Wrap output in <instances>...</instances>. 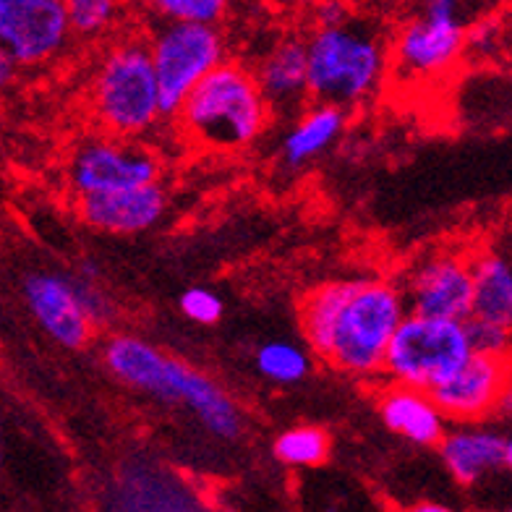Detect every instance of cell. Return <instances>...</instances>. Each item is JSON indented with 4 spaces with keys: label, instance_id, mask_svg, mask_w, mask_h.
Returning a JSON list of instances; mask_svg holds the SVG:
<instances>
[{
    "label": "cell",
    "instance_id": "cell-1",
    "mask_svg": "<svg viewBox=\"0 0 512 512\" xmlns=\"http://www.w3.org/2000/svg\"><path fill=\"white\" fill-rule=\"evenodd\" d=\"M405 317L403 288L379 277L322 283L301 304L306 343L327 364L356 377L384 371L392 337Z\"/></svg>",
    "mask_w": 512,
    "mask_h": 512
},
{
    "label": "cell",
    "instance_id": "cell-2",
    "mask_svg": "<svg viewBox=\"0 0 512 512\" xmlns=\"http://www.w3.org/2000/svg\"><path fill=\"white\" fill-rule=\"evenodd\" d=\"M309 97L340 110L356 108L382 87L390 50L379 29L348 19L340 27H317L306 37Z\"/></svg>",
    "mask_w": 512,
    "mask_h": 512
},
{
    "label": "cell",
    "instance_id": "cell-3",
    "mask_svg": "<svg viewBox=\"0 0 512 512\" xmlns=\"http://www.w3.org/2000/svg\"><path fill=\"white\" fill-rule=\"evenodd\" d=\"M270 105L256 76L238 63H223L191 92L181 123L194 139L215 149L246 147L267 126Z\"/></svg>",
    "mask_w": 512,
    "mask_h": 512
},
{
    "label": "cell",
    "instance_id": "cell-4",
    "mask_svg": "<svg viewBox=\"0 0 512 512\" xmlns=\"http://www.w3.org/2000/svg\"><path fill=\"white\" fill-rule=\"evenodd\" d=\"M92 113L108 134L126 142L160 121V81L149 42L128 40L108 50L92 79Z\"/></svg>",
    "mask_w": 512,
    "mask_h": 512
},
{
    "label": "cell",
    "instance_id": "cell-5",
    "mask_svg": "<svg viewBox=\"0 0 512 512\" xmlns=\"http://www.w3.org/2000/svg\"><path fill=\"white\" fill-rule=\"evenodd\" d=\"M471 358L468 324L408 314L392 337L384 374L400 387L434 392Z\"/></svg>",
    "mask_w": 512,
    "mask_h": 512
},
{
    "label": "cell",
    "instance_id": "cell-6",
    "mask_svg": "<svg viewBox=\"0 0 512 512\" xmlns=\"http://www.w3.org/2000/svg\"><path fill=\"white\" fill-rule=\"evenodd\" d=\"M160 81L162 118L181 115L183 105L212 71L223 66L225 40L217 27L165 21L149 40Z\"/></svg>",
    "mask_w": 512,
    "mask_h": 512
},
{
    "label": "cell",
    "instance_id": "cell-7",
    "mask_svg": "<svg viewBox=\"0 0 512 512\" xmlns=\"http://www.w3.org/2000/svg\"><path fill=\"white\" fill-rule=\"evenodd\" d=\"M160 183V162L149 149L115 136H92L68 162V186L79 199Z\"/></svg>",
    "mask_w": 512,
    "mask_h": 512
},
{
    "label": "cell",
    "instance_id": "cell-8",
    "mask_svg": "<svg viewBox=\"0 0 512 512\" xmlns=\"http://www.w3.org/2000/svg\"><path fill=\"white\" fill-rule=\"evenodd\" d=\"M468 45V27L460 19L458 3L452 0H432L411 21L400 27L392 42V61L405 76L445 74L452 63L463 55Z\"/></svg>",
    "mask_w": 512,
    "mask_h": 512
},
{
    "label": "cell",
    "instance_id": "cell-9",
    "mask_svg": "<svg viewBox=\"0 0 512 512\" xmlns=\"http://www.w3.org/2000/svg\"><path fill=\"white\" fill-rule=\"evenodd\" d=\"M408 314L447 322L473 319V262L463 251H439L408 272L403 288Z\"/></svg>",
    "mask_w": 512,
    "mask_h": 512
},
{
    "label": "cell",
    "instance_id": "cell-10",
    "mask_svg": "<svg viewBox=\"0 0 512 512\" xmlns=\"http://www.w3.org/2000/svg\"><path fill=\"white\" fill-rule=\"evenodd\" d=\"M68 32L63 0H0V45L16 66L48 61L63 48Z\"/></svg>",
    "mask_w": 512,
    "mask_h": 512
},
{
    "label": "cell",
    "instance_id": "cell-11",
    "mask_svg": "<svg viewBox=\"0 0 512 512\" xmlns=\"http://www.w3.org/2000/svg\"><path fill=\"white\" fill-rule=\"evenodd\" d=\"M21 296L40 330L63 348H84L92 337V322L81 306L74 277L53 270H32L21 280Z\"/></svg>",
    "mask_w": 512,
    "mask_h": 512
},
{
    "label": "cell",
    "instance_id": "cell-12",
    "mask_svg": "<svg viewBox=\"0 0 512 512\" xmlns=\"http://www.w3.org/2000/svg\"><path fill=\"white\" fill-rule=\"evenodd\" d=\"M510 358L476 356L463 366L452 379L432 392L434 403L445 418L471 424L499 411V398L505 390Z\"/></svg>",
    "mask_w": 512,
    "mask_h": 512
},
{
    "label": "cell",
    "instance_id": "cell-13",
    "mask_svg": "<svg viewBox=\"0 0 512 512\" xmlns=\"http://www.w3.org/2000/svg\"><path fill=\"white\" fill-rule=\"evenodd\" d=\"M162 212H165V189L160 183H152L144 189L79 199L81 220L102 233H115V236H134L152 228L160 223Z\"/></svg>",
    "mask_w": 512,
    "mask_h": 512
},
{
    "label": "cell",
    "instance_id": "cell-14",
    "mask_svg": "<svg viewBox=\"0 0 512 512\" xmlns=\"http://www.w3.org/2000/svg\"><path fill=\"white\" fill-rule=\"evenodd\" d=\"M170 403H183L199 416L204 429L223 439L241 434V411L228 392L204 371L191 369L183 361H170Z\"/></svg>",
    "mask_w": 512,
    "mask_h": 512
},
{
    "label": "cell",
    "instance_id": "cell-15",
    "mask_svg": "<svg viewBox=\"0 0 512 512\" xmlns=\"http://www.w3.org/2000/svg\"><path fill=\"white\" fill-rule=\"evenodd\" d=\"M105 366L113 377L134 390L170 403V361L173 356L162 353L157 345L136 335H113L102 348Z\"/></svg>",
    "mask_w": 512,
    "mask_h": 512
},
{
    "label": "cell",
    "instance_id": "cell-16",
    "mask_svg": "<svg viewBox=\"0 0 512 512\" xmlns=\"http://www.w3.org/2000/svg\"><path fill=\"white\" fill-rule=\"evenodd\" d=\"M254 76L270 108H298L309 97V48H306V40L283 37L259 61Z\"/></svg>",
    "mask_w": 512,
    "mask_h": 512
},
{
    "label": "cell",
    "instance_id": "cell-17",
    "mask_svg": "<svg viewBox=\"0 0 512 512\" xmlns=\"http://www.w3.org/2000/svg\"><path fill=\"white\" fill-rule=\"evenodd\" d=\"M379 416L390 432L400 434L413 445H439L447 434V418L434 403L432 392L392 384L379 398Z\"/></svg>",
    "mask_w": 512,
    "mask_h": 512
},
{
    "label": "cell",
    "instance_id": "cell-18",
    "mask_svg": "<svg viewBox=\"0 0 512 512\" xmlns=\"http://www.w3.org/2000/svg\"><path fill=\"white\" fill-rule=\"evenodd\" d=\"M507 437L484 426H458L439 442V455L458 484L471 486L505 465Z\"/></svg>",
    "mask_w": 512,
    "mask_h": 512
},
{
    "label": "cell",
    "instance_id": "cell-19",
    "mask_svg": "<svg viewBox=\"0 0 512 512\" xmlns=\"http://www.w3.org/2000/svg\"><path fill=\"white\" fill-rule=\"evenodd\" d=\"M473 319L492 322L512 332V256L494 249L471 254Z\"/></svg>",
    "mask_w": 512,
    "mask_h": 512
},
{
    "label": "cell",
    "instance_id": "cell-20",
    "mask_svg": "<svg viewBox=\"0 0 512 512\" xmlns=\"http://www.w3.org/2000/svg\"><path fill=\"white\" fill-rule=\"evenodd\" d=\"M345 131V110L335 105L314 102L301 113L283 139L280 155L288 168H301L306 162L322 157Z\"/></svg>",
    "mask_w": 512,
    "mask_h": 512
},
{
    "label": "cell",
    "instance_id": "cell-21",
    "mask_svg": "<svg viewBox=\"0 0 512 512\" xmlns=\"http://www.w3.org/2000/svg\"><path fill=\"white\" fill-rule=\"evenodd\" d=\"M256 369L277 384H293L309 374V353L288 340H270L256 351Z\"/></svg>",
    "mask_w": 512,
    "mask_h": 512
},
{
    "label": "cell",
    "instance_id": "cell-22",
    "mask_svg": "<svg viewBox=\"0 0 512 512\" xmlns=\"http://www.w3.org/2000/svg\"><path fill=\"white\" fill-rule=\"evenodd\" d=\"M330 439L317 426H296L275 439V458L293 468H314L327 460Z\"/></svg>",
    "mask_w": 512,
    "mask_h": 512
},
{
    "label": "cell",
    "instance_id": "cell-23",
    "mask_svg": "<svg viewBox=\"0 0 512 512\" xmlns=\"http://www.w3.org/2000/svg\"><path fill=\"white\" fill-rule=\"evenodd\" d=\"M165 21L178 24H202V27H217L223 19V0H157L152 6Z\"/></svg>",
    "mask_w": 512,
    "mask_h": 512
},
{
    "label": "cell",
    "instance_id": "cell-24",
    "mask_svg": "<svg viewBox=\"0 0 512 512\" xmlns=\"http://www.w3.org/2000/svg\"><path fill=\"white\" fill-rule=\"evenodd\" d=\"M115 16V3L110 0H71L68 3V21L71 32L89 37L108 27Z\"/></svg>",
    "mask_w": 512,
    "mask_h": 512
},
{
    "label": "cell",
    "instance_id": "cell-25",
    "mask_svg": "<svg viewBox=\"0 0 512 512\" xmlns=\"http://www.w3.org/2000/svg\"><path fill=\"white\" fill-rule=\"evenodd\" d=\"M468 324V337H471V348L476 356H492V358H512V332L505 327H497L492 322H481L471 319Z\"/></svg>",
    "mask_w": 512,
    "mask_h": 512
},
{
    "label": "cell",
    "instance_id": "cell-26",
    "mask_svg": "<svg viewBox=\"0 0 512 512\" xmlns=\"http://www.w3.org/2000/svg\"><path fill=\"white\" fill-rule=\"evenodd\" d=\"M178 306L191 322L196 324H217L223 319V298L217 296L215 290L194 285V288L183 290L178 298Z\"/></svg>",
    "mask_w": 512,
    "mask_h": 512
},
{
    "label": "cell",
    "instance_id": "cell-27",
    "mask_svg": "<svg viewBox=\"0 0 512 512\" xmlns=\"http://www.w3.org/2000/svg\"><path fill=\"white\" fill-rule=\"evenodd\" d=\"M74 283H76V293H79L81 306H84V311H87V317H89V322H92V327H102V324H108L115 314L113 301H110L108 293H105V290H102L97 283L79 280V277H74Z\"/></svg>",
    "mask_w": 512,
    "mask_h": 512
},
{
    "label": "cell",
    "instance_id": "cell-28",
    "mask_svg": "<svg viewBox=\"0 0 512 512\" xmlns=\"http://www.w3.org/2000/svg\"><path fill=\"white\" fill-rule=\"evenodd\" d=\"M497 32L499 29L494 21H479V24H473V27L468 29V48L486 53V50L492 48Z\"/></svg>",
    "mask_w": 512,
    "mask_h": 512
},
{
    "label": "cell",
    "instance_id": "cell-29",
    "mask_svg": "<svg viewBox=\"0 0 512 512\" xmlns=\"http://www.w3.org/2000/svg\"><path fill=\"white\" fill-rule=\"evenodd\" d=\"M317 19L319 27H340V24H345L351 16H348L345 6H340V3H324V6H319Z\"/></svg>",
    "mask_w": 512,
    "mask_h": 512
},
{
    "label": "cell",
    "instance_id": "cell-30",
    "mask_svg": "<svg viewBox=\"0 0 512 512\" xmlns=\"http://www.w3.org/2000/svg\"><path fill=\"white\" fill-rule=\"evenodd\" d=\"M76 272H79V275H76L79 280H89V283H97L102 275L100 264H97L95 259H81L79 267H76Z\"/></svg>",
    "mask_w": 512,
    "mask_h": 512
},
{
    "label": "cell",
    "instance_id": "cell-31",
    "mask_svg": "<svg viewBox=\"0 0 512 512\" xmlns=\"http://www.w3.org/2000/svg\"><path fill=\"white\" fill-rule=\"evenodd\" d=\"M497 413L512 418V358H510V371H507L505 390H502V398H499V411Z\"/></svg>",
    "mask_w": 512,
    "mask_h": 512
},
{
    "label": "cell",
    "instance_id": "cell-32",
    "mask_svg": "<svg viewBox=\"0 0 512 512\" xmlns=\"http://www.w3.org/2000/svg\"><path fill=\"white\" fill-rule=\"evenodd\" d=\"M403 512H458L450 505H439V502H416V505L405 507Z\"/></svg>",
    "mask_w": 512,
    "mask_h": 512
},
{
    "label": "cell",
    "instance_id": "cell-33",
    "mask_svg": "<svg viewBox=\"0 0 512 512\" xmlns=\"http://www.w3.org/2000/svg\"><path fill=\"white\" fill-rule=\"evenodd\" d=\"M16 74V63L8 58V55H0V81L3 84H8V81L14 79Z\"/></svg>",
    "mask_w": 512,
    "mask_h": 512
},
{
    "label": "cell",
    "instance_id": "cell-34",
    "mask_svg": "<svg viewBox=\"0 0 512 512\" xmlns=\"http://www.w3.org/2000/svg\"><path fill=\"white\" fill-rule=\"evenodd\" d=\"M505 465L512 471V437H507V450H505Z\"/></svg>",
    "mask_w": 512,
    "mask_h": 512
},
{
    "label": "cell",
    "instance_id": "cell-35",
    "mask_svg": "<svg viewBox=\"0 0 512 512\" xmlns=\"http://www.w3.org/2000/svg\"><path fill=\"white\" fill-rule=\"evenodd\" d=\"M324 512H337V507H327V510H324Z\"/></svg>",
    "mask_w": 512,
    "mask_h": 512
},
{
    "label": "cell",
    "instance_id": "cell-36",
    "mask_svg": "<svg viewBox=\"0 0 512 512\" xmlns=\"http://www.w3.org/2000/svg\"><path fill=\"white\" fill-rule=\"evenodd\" d=\"M225 512H233V510H225Z\"/></svg>",
    "mask_w": 512,
    "mask_h": 512
},
{
    "label": "cell",
    "instance_id": "cell-37",
    "mask_svg": "<svg viewBox=\"0 0 512 512\" xmlns=\"http://www.w3.org/2000/svg\"><path fill=\"white\" fill-rule=\"evenodd\" d=\"M510 512H512V510H510Z\"/></svg>",
    "mask_w": 512,
    "mask_h": 512
}]
</instances>
